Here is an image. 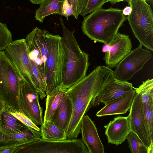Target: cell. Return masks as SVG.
<instances>
[{
  "label": "cell",
  "mask_w": 153,
  "mask_h": 153,
  "mask_svg": "<svg viewBox=\"0 0 153 153\" xmlns=\"http://www.w3.org/2000/svg\"><path fill=\"white\" fill-rule=\"evenodd\" d=\"M107 2L106 0H88L87 5L80 15L84 16L88 13L102 7Z\"/></svg>",
  "instance_id": "30"
},
{
  "label": "cell",
  "mask_w": 153,
  "mask_h": 153,
  "mask_svg": "<svg viewBox=\"0 0 153 153\" xmlns=\"http://www.w3.org/2000/svg\"><path fill=\"white\" fill-rule=\"evenodd\" d=\"M132 10L127 17L129 25L140 45L153 51V13L146 0L128 2Z\"/></svg>",
  "instance_id": "5"
},
{
  "label": "cell",
  "mask_w": 153,
  "mask_h": 153,
  "mask_svg": "<svg viewBox=\"0 0 153 153\" xmlns=\"http://www.w3.org/2000/svg\"><path fill=\"white\" fill-rule=\"evenodd\" d=\"M5 108L8 112L13 115L26 126L40 132V128L22 112L10 108Z\"/></svg>",
  "instance_id": "29"
},
{
  "label": "cell",
  "mask_w": 153,
  "mask_h": 153,
  "mask_svg": "<svg viewBox=\"0 0 153 153\" xmlns=\"http://www.w3.org/2000/svg\"><path fill=\"white\" fill-rule=\"evenodd\" d=\"M30 61L32 68L34 82L39 98L41 100H42L46 96L45 80L35 63L31 61Z\"/></svg>",
  "instance_id": "25"
},
{
  "label": "cell",
  "mask_w": 153,
  "mask_h": 153,
  "mask_svg": "<svg viewBox=\"0 0 153 153\" xmlns=\"http://www.w3.org/2000/svg\"><path fill=\"white\" fill-rule=\"evenodd\" d=\"M128 117L131 131L140 138L146 147L147 153H153V144L149 139L146 126L140 96L136 93Z\"/></svg>",
  "instance_id": "14"
},
{
  "label": "cell",
  "mask_w": 153,
  "mask_h": 153,
  "mask_svg": "<svg viewBox=\"0 0 153 153\" xmlns=\"http://www.w3.org/2000/svg\"><path fill=\"white\" fill-rule=\"evenodd\" d=\"M150 51L144 49L140 44L131 50L116 67L113 71L115 79L123 81L131 79L141 70L145 64L152 58Z\"/></svg>",
  "instance_id": "10"
},
{
  "label": "cell",
  "mask_w": 153,
  "mask_h": 153,
  "mask_svg": "<svg viewBox=\"0 0 153 153\" xmlns=\"http://www.w3.org/2000/svg\"><path fill=\"white\" fill-rule=\"evenodd\" d=\"M59 19L67 58L61 87L66 90L86 76L89 63L88 55L80 48L74 35V31H70L65 26L62 18L60 17Z\"/></svg>",
  "instance_id": "3"
},
{
  "label": "cell",
  "mask_w": 153,
  "mask_h": 153,
  "mask_svg": "<svg viewBox=\"0 0 153 153\" xmlns=\"http://www.w3.org/2000/svg\"><path fill=\"white\" fill-rule=\"evenodd\" d=\"M72 106L65 91L53 116L51 120L66 132L72 114Z\"/></svg>",
  "instance_id": "19"
},
{
  "label": "cell",
  "mask_w": 153,
  "mask_h": 153,
  "mask_svg": "<svg viewBox=\"0 0 153 153\" xmlns=\"http://www.w3.org/2000/svg\"><path fill=\"white\" fill-rule=\"evenodd\" d=\"M142 106L147 132L153 144V98H150L147 102H142Z\"/></svg>",
  "instance_id": "24"
},
{
  "label": "cell",
  "mask_w": 153,
  "mask_h": 153,
  "mask_svg": "<svg viewBox=\"0 0 153 153\" xmlns=\"http://www.w3.org/2000/svg\"><path fill=\"white\" fill-rule=\"evenodd\" d=\"M21 79L4 51H0V101L5 108L20 111L19 96Z\"/></svg>",
  "instance_id": "6"
},
{
  "label": "cell",
  "mask_w": 153,
  "mask_h": 153,
  "mask_svg": "<svg viewBox=\"0 0 153 153\" xmlns=\"http://www.w3.org/2000/svg\"><path fill=\"white\" fill-rule=\"evenodd\" d=\"M135 94L133 88L123 96L105 105L97 113L96 116L100 117L126 113L130 108Z\"/></svg>",
  "instance_id": "18"
},
{
  "label": "cell",
  "mask_w": 153,
  "mask_h": 153,
  "mask_svg": "<svg viewBox=\"0 0 153 153\" xmlns=\"http://www.w3.org/2000/svg\"><path fill=\"white\" fill-rule=\"evenodd\" d=\"M81 139L89 153H104L103 145L94 122L88 115L83 117L81 124Z\"/></svg>",
  "instance_id": "16"
},
{
  "label": "cell",
  "mask_w": 153,
  "mask_h": 153,
  "mask_svg": "<svg viewBox=\"0 0 153 153\" xmlns=\"http://www.w3.org/2000/svg\"><path fill=\"white\" fill-rule=\"evenodd\" d=\"M65 91V90L63 89L61 86L58 87L47 96L43 122L51 120L53 114Z\"/></svg>",
  "instance_id": "22"
},
{
  "label": "cell",
  "mask_w": 153,
  "mask_h": 153,
  "mask_svg": "<svg viewBox=\"0 0 153 153\" xmlns=\"http://www.w3.org/2000/svg\"><path fill=\"white\" fill-rule=\"evenodd\" d=\"M136 94L140 95L142 102L149 101L150 98H153V79H149L143 82L139 87H134Z\"/></svg>",
  "instance_id": "26"
},
{
  "label": "cell",
  "mask_w": 153,
  "mask_h": 153,
  "mask_svg": "<svg viewBox=\"0 0 153 153\" xmlns=\"http://www.w3.org/2000/svg\"><path fill=\"white\" fill-rule=\"evenodd\" d=\"M45 0H29L33 4H41Z\"/></svg>",
  "instance_id": "34"
},
{
  "label": "cell",
  "mask_w": 153,
  "mask_h": 153,
  "mask_svg": "<svg viewBox=\"0 0 153 153\" xmlns=\"http://www.w3.org/2000/svg\"><path fill=\"white\" fill-rule=\"evenodd\" d=\"M115 78L111 68L99 66L81 80L66 90L72 106V114L66 131L67 139L76 138L82 119L94 106L96 98L105 84Z\"/></svg>",
  "instance_id": "1"
},
{
  "label": "cell",
  "mask_w": 153,
  "mask_h": 153,
  "mask_svg": "<svg viewBox=\"0 0 153 153\" xmlns=\"http://www.w3.org/2000/svg\"><path fill=\"white\" fill-rule=\"evenodd\" d=\"M71 5L73 13V16L76 19L78 18L85 7L88 0H68Z\"/></svg>",
  "instance_id": "31"
},
{
  "label": "cell",
  "mask_w": 153,
  "mask_h": 153,
  "mask_svg": "<svg viewBox=\"0 0 153 153\" xmlns=\"http://www.w3.org/2000/svg\"><path fill=\"white\" fill-rule=\"evenodd\" d=\"M104 127L108 143L116 146L124 142L131 131L128 116L117 117Z\"/></svg>",
  "instance_id": "17"
},
{
  "label": "cell",
  "mask_w": 153,
  "mask_h": 153,
  "mask_svg": "<svg viewBox=\"0 0 153 153\" xmlns=\"http://www.w3.org/2000/svg\"><path fill=\"white\" fill-rule=\"evenodd\" d=\"M132 48L129 36L117 33L110 43L102 46L106 66L110 68L116 67L131 51Z\"/></svg>",
  "instance_id": "12"
},
{
  "label": "cell",
  "mask_w": 153,
  "mask_h": 153,
  "mask_svg": "<svg viewBox=\"0 0 153 153\" xmlns=\"http://www.w3.org/2000/svg\"><path fill=\"white\" fill-rule=\"evenodd\" d=\"M41 138L40 131L30 127L20 132L7 134L0 126V153H22L25 144Z\"/></svg>",
  "instance_id": "13"
},
{
  "label": "cell",
  "mask_w": 153,
  "mask_h": 153,
  "mask_svg": "<svg viewBox=\"0 0 153 153\" xmlns=\"http://www.w3.org/2000/svg\"><path fill=\"white\" fill-rule=\"evenodd\" d=\"M5 108V106L3 103L0 101V113Z\"/></svg>",
  "instance_id": "36"
},
{
  "label": "cell",
  "mask_w": 153,
  "mask_h": 153,
  "mask_svg": "<svg viewBox=\"0 0 153 153\" xmlns=\"http://www.w3.org/2000/svg\"><path fill=\"white\" fill-rule=\"evenodd\" d=\"M65 0H45L36 10L35 18L43 23L47 16L54 13L60 15Z\"/></svg>",
  "instance_id": "21"
},
{
  "label": "cell",
  "mask_w": 153,
  "mask_h": 153,
  "mask_svg": "<svg viewBox=\"0 0 153 153\" xmlns=\"http://www.w3.org/2000/svg\"><path fill=\"white\" fill-rule=\"evenodd\" d=\"M131 7L130 6H127L122 10V13L124 16H128L131 13Z\"/></svg>",
  "instance_id": "33"
},
{
  "label": "cell",
  "mask_w": 153,
  "mask_h": 153,
  "mask_svg": "<svg viewBox=\"0 0 153 153\" xmlns=\"http://www.w3.org/2000/svg\"><path fill=\"white\" fill-rule=\"evenodd\" d=\"M40 128L41 138L44 140L60 141L67 139L65 131L51 120L43 122Z\"/></svg>",
  "instance_id": "23"
},
{
  "label": "cell",
  "mask_w": 153,
  "mask_h": 153,
  "mask_svg": "<svg viewBox=\"0 0 153 153\" xmlns=\"http://www.w3.org/2000/svg\"><path fill=\"white\" fill-rule=\"evenodd\" d=\"M60 15L64 16L67 20L71 16H73V11L71 4L68 0H65Z\"/></svg>",
  "instance_id": "32"
},
{
  "label": "cell",
  "mask_w": 153,
  "mask_h": 153,
  "mask_svg": "<svg viewBox=\"0 0 153 153\" xmlns=\"http://www.w3.org/2000/svg\"><path fill=\"white\" fill-rule=\"evenodd\" d=\"M128 81L114 78L106 83L95 98L94 106L102 103L105 105L120 97L133 89Z\"/></svg>",
  "instance_id": "15"
},
{
  "label": "cell",
  "mask_w": 153,
  "mask_h": 153,
  "mask_svg": "<svg viewBox=\"0 0 153 153\" xmlns=\"http://www.w3.org/2000/svg\"><path fill=\"white\" fill-rule=\"evenodd\" d=\"M126 139L132 153H147L146 149L142 142L134 132L131 131Z\"/></svg>",
  "instance_id": "27"
},
{
  "label": "cell",
  "mask_w": 153,
  "mask_h": 153,
  "mask_svg": "<svg viewBox=\"0 0 153 153\" xmlns=\"http://www.w3.org/2000/svg\"><path fill=\"white\" fill-rule=\"evenodd\" d=\"M127 19L120 9H104L101 7L84 17L82 31L91 40L108 44Z\"/></svg>",
  "instance_id": "2"
},
{
  "label": "cell",
  "mask_w": 153,
  "mask_h": 153,
  "mask_svg": "<svg viewBox=\"0 0 153 153\" xmlns=\"http://www.w3.org/2000/svg\"><path fill=\"white\" fill-rule=\"evenodd\" d=\"M48 37L49 52L46 61V96L56 87H61L67 61L66 52L62 37L49 32Z\"/></svg>",
  "instance_id": "4"
},
{
  "label": "cell",
  "mask_w": 153,
  "mask_h": 153,
  "mask_svg": "<svg viewBox=\"0 0 153 153\" xmlns=\"http://www.w3.org/2000/svg\"><path fill=\"white\" fill-rule=\"evenodd\" d=\"M0 117L1 127L6 133L20 132L29 128L9 113L5 108L0 113Z\"/></svg>",
  "instance_id": "20"
},
{
  "label": "cell",
  "mask_w": 153,
  "mask_h": 153,
  "mask_svg": "<svg viewBox=\"0 0 153 153\" xmlns=\"http://www.w3.org/2000/svg\"><path fill=\"white\" fill-rule=\"evenodd\" d=\"M125 0H106L107 2H109L112 4H114L117 2L123 1Z\"/></svg>",
  "instance_id": "35"
},
{
  "label": "cell",
  "mask_w": 153,
  "mask_h": 153,
  "mask_svg": "<svg viewBox=\"0 0 153 153\" xmlns=\"http://www.w3.org/2000/svg\"><path fill=\"white\" fill-rule=\"evenodd\" d=\"M4 50L20 78L37 92L34 82L32 65L25 39L12 41Z\"/></svg>",
  "instance_id": "7"
},
{
  "label": "cell",
  "mask_w": 153,
  "mask_h": 153,
  "mask_svg": "<svg viewBox=\"0 0 153 153\" xmlns=\"http://www.w3.org/2000/svg\"><path fill=\"white\" fill-rule=\"evenodd\" d=\"M132 0H125L124 1H126L128 2L129 1Z\"/></svg>",
  "instance_id": "37"
},
{
  "label": "cell",
  "mask_w": 153,
  "mask_h": 153,
  "mask_svg": "<svg viewBox=\"0 0 153 153\" xmlns=\"http://www.w3.org/2000/svg\"><path fill=\"white\" fill-rule=\"evenodd\" d=\"M38 92L21 79L19 92L20 111L29 117L37 126L43 122V111Z\"/></svg>",
  "instance_id": "11"
},
{
  "label": "cell",
  "mask_w": 153,
  "mask_h": 153,
  "mask_svg": "<svg viewBox=\"0 0 153 153\" xmlns=\"http://www.w3.org/2000/svg\"><path fill=\"white\" fill-rule=\"evenodd\" d=\"M12 41L10 31L5 24L0 22V51H4Z\"/></svg>",
  "instance_id": "28"
},
{
  "label": "cell",
  "mask_w": 153,
  "mask_h": 153,
  "mask_svg": "<svg viewBox=\"0 0 153 153\" xmlns=\"http://www.w3.org/2000/svg\"><path fill=\"white\" fill-rule=\"evenodd\" d=\"M48 33V31L36 27L25 39L30 60L36 64L45 81L46 61L49 52Z\"/></svg>",
  "instance_id": "9"
},
{
  "label": "cell",
  "mask_w": 153,
  "mask_h": 153,
  "mask_svg": "<svg viewBox=\"0 0 153 153\" xmlns=\"http://www.w3.org/2000/svg\"><path fill=\"white\" fill-rule=\"evenodd\" d=\"M23 153H89L81 139H67L60 141L36 139L26 143Z\"/></svg>",
  "instance_id": "8"
}]
</instances>
